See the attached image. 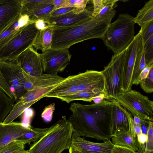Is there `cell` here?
<instances>
[{
    "mask_svg": "<svg viewBox=\"0 0 153 153\" xmlns=\"http://www.w3.org/2000/svg\"><path fill=\"white\" fill-rule=\"evenodd\" d=\"M113 105V99L105 100L97 104L72 103L69 108L71 114L68 120L73 132L80 137L104 142L110 140Z\"/></svg>",
    "mask_w": 153,
    "mask_h": 153,
    "instance_id": "cell-1",
    "label": "cell"
},
{
    "mask_svg": "<svg viewBox=\"0 0 153 153\" xmlns=\"http://www.w3.org/2000/svg\"><path fill=\"white\" fill-rule=\"evenodd\" d=\"M116 13L113 9L101 16L94 17L82 24L67 27H53L51 49H68L72 45L93 39H103Z\"/></svg>",
    "mask_w": 153,
    "mask_h": 153,
    "instance_id": "cell-2",
    "label": "cell"
},
{
    "mask_svg": "<svg viewBox=\"0 0 153 153\" xmlns=\"http://www.w3.org/2000/svg\"><path fill=\"white\" fill-rule=\"evenodd\" d=\"M105 80L101 71L87 70L66 78L45 97L59 99L65 96L85 91L104 93Z\"/></svg>",
    "mask_w": 153,
    "mask_h": 153,
    "instance_id": "cell-3",
    "label": "cell"
},
{
    "mask_svg": "<svg viewBox=\"0 0 153 153\" xmlns=\"http://www.w3.org/2000/svg\"><path fill=\"white\" fill-rule=\"evenodd\" d=\"M73 132L71 123L63 117L49 132L30 145L28 153H61L71 146Z\"/></svg>",
    "mask_w": 153,
    "mask_h": 153,
    "instance_id": "cell-4",
    "label": "cell"
},
{
    "mask_svg": "<svg viewBox=\"0 0 153 153\" xmlns=\"http://www.w3.org/2000/svg\"><path fill=\"white\" fill-rule=\"evenodd\" d=\"M134 18L127 13L119 15L108 27L103 40L105 45L115 54L125 49L134 38Z\"/></svg>",
    "mask_w": 153,
    "mask_h": 153,
    "instance_id": "cell-5",
    "label": "cell"
},
{
    "mask_svg": "<svg viewBox=\"0 0 153 153\" xmlns=\"http://www.w3.org/2000/svg\"><path fill=\"white\" fill-rule=\"evenodd\" d=\"M128 46L114 54L108 65L101 71L105 80L103 92L110 99L115 100L123 92V72Z\"/></svg>",
    "mask_w": 153,
    "mask_h": 153,
    "instance_id": "cell-6",
    "label": "cell"
},
{
    "mask_svg": "<svg viewBox=\"0 0 153 153\" xmlns=\"http://www.w3.org/2000/svg\"><path fill=\"white\" fill-rule=\"evenodd\" d=\"M40 31L33 22L21 29L7 44L0 48V61L16 60L23 52L33 46Z\"/></svg>",
    "mask_w": 153,
    "mask_h": 153,
    "instance_id": "cell-7",
    "label": "cell"
},
{
    "mask_svg": "<svg viewBox=\"0 0 153 153\" xmlns=\"http://www.w3.org/2000/svg\"><path fill=\"white\" fill-rule=\"evenodd\" d=\"M133 117L153 121V102L137 91L123 92L115 99Z\"/></svg>",
    "mask_w": 153,
    "mask_h": 153,
    "instance_id": "cell-8",
    "label": "cell"
},
{
    "mask_svg": "<svg viewBox=\"0 0 153 153\" xmlns=\"http://www.w3.org/2000/svg\"><path fill=\"white\" fill-rule=\"evenodd\" d=\"M0 69L16 101L27 91L22 69L15 60L0 61Z\"/></svg>",
    "mask_w": 153,
    "mask_h": 153,
    "instance_id": "cell-9",
    "label": "cell"
},
{
    "mask_svg": "<svg viewBox=\"0 0 153 153\" xmlns=\"http://www.w3.org/2000/svg\"><path fill=\"white\" fill-rule=\"evenodd\" d=\"M43 73L56 74L64 71L71 57L68 49H50L40 53Z\"/></svg>",
    "mask_w": 153,
    "mask_h": 153,
    "instance_id": "cell-10",
    "label": "cell"
},
{
    "mask_svg": "<svg viewBox=\"0 0 153 153\" xmlns=\"http://www.w3.org/2000/svg\"><path fill=\"white\" fill-rule=\"evenodd\" d=\"M119 128H124L132 136L137 137L134 131L133 118L131 114L116 100L113 99L110 127L111 136Z\"/></svg>",
    "mask_w": 153,
    "mask_h": 153,
    "instance_id": "cell-11",
    "label": "cell"
},
{
    "mask_svg": "<svg viewBox=\"0 0 153 153\" xmlns=\"http://www.w3.org/2000/svg\"><path fill=\"white\" fill-rule=\"evenodd\" d=\"M142 40L141 31L135 36L128 45V50L124 63L123 72V92L131 89L132 75L135 60L140 43Z\"/></svg>",
    "mask_w": 153,
    "mask_h": 153,
    "instance_id": "cell-12",
    "label": "cell"
},
{
    "mask_svg": "<svg viewBox=\"0 0 153 153\" xmlns=\"http://www.w3.org/2000/svg\"><path fill=\"white\" fill-rule=\"evenodd\" d=\"M16 61L22 71L29 75L38 76L43 73L40 53L31 46L23 52Z\"/></svg>",
    "mask_w": 153,
    "mask_h": 153,
    "instance_id": "cell-13",
    "label": "cell"
},
{
    "mask_svg": "<svg viewBox=\"0 0 153 153\" xmlns=\"http://www.w3.org/2000/svg\"><path fill=\"white\" fill-rule=\"evenodd\" d=\"M93 7L86 8L82 13L76 14L73 10L56 16H50L46 21L53 27H67L84 23L93 18Z\"/></svg>",
    "mask_w": 153,
    "mask_h": 153,
    "instance_id": "cell-14",
    "label": "cell"
},
{
    "mask_svg": "<svg viewBox=\"0 0 153 153\" xmlns=\"http://www.w3.org/2000/svg\"><path fill=\"white\" fill-rule=\"evenodd\" d=\"M21 0H0V35L21 15Z\"/></svg>",
    "mask_w": 153,
    "mask_h": 153,
    "instance_id": "cell-15",
    "label": "cell"
},
{
    "mask_svg": "<svg viewBox=\"0 0 153 153\" xmlns=\"http://www.w3.org/2000/svg\"><path fill=\"white\" fill-rule=\"evenodd\" d=\"M71 145L81 153H111L114 146L110 140L101 143L84 139L73 132Z\"/></svg>",
    "mask_w": 153,
    "mask_h": 153,
    "instance_id": "cell-16",
    "label": "cell"
},
{
    "mask_svg": "<svg viewBox=\"0 0 153 153\" xmlns=\"http://www.w3.org/2000/svg\"><path fill=\"white\" fill-rule=\"evenodd\" d=\"M22 123L12 122L8 123H0V149L16 140L30 128Z\"/></svg>",
    "mask_w": 153,
    "mask_h": 153,
    "instance_id": "cell-17",
    "label": "cell"
},
{
    "mask_svg": "<svg viewBox=\"0 0 153 153\" xmlns=\"http://www.w3.org/2000/svg\"><path fill=\"white\" fill-rule=\"evenodd\" d=\"M111 138L115 145L126 148L135 152L139 150L140 145L137 137L132 136L123 128H118L111 135Z\"/></svg>",
    "mask_w": 153,
    "mask_h": 153,
    "instance_id": "cell-18",
    "label": "cell"
},
{
    "mask_svg": "<svg viewBox=\"0 0 153 153\" xmlns=\"http://www.w3.org/2000/svg\"><path fill=\"white\" fill-rule=\"evenodd\" d=\"M53 28L48 25L40 30L33 44V47L42 52L51 49L53 39Z\"/></svg>",
    "mask_w": 153,
    "mask_h": 153,
    "instance_id": "cell-19",
    "label": "cell"
},
{
    "mask_svg": "<svg viewBox=\"0 0 153 153\" xmlns=\"http://www.w3.org/2000/svg\"><path fill=\"white\" fill-rule=\"evenodd\" d=\"M53 125L47 128H36L31 126L29 129L16 140L23 141L26 144L34 143L49 132L53 128Z\"/></svg>",
    "mask_w": 153,
    "mask_h": 153,
    "instance_id": "cell-20",
    "label": "cell"
},
{
    "mask_svg": "<svg viewBox=\"0 0 153 153\" xmlns=\"http://www.w3.org/2000/svg\"><path fill=\"white\" fill-rule=\"evenodd\" d=\"M146 65L144 53L143 43L142 39L137 50L132 75L133 85H135L140 73Z\"/></svg>",
    "mask_w": 153,
    "mask_h": 153,
    "instance_id": "cell-21",
    "label": "cell"
},
{
    "mask_svg": "<svg viewBox=\"0 0 153 153\" xmlns=\"http://www.w3.org/2000/svg\"><path fill=\"white\" fill-rule=\"evenodd\" d=\"M134 21L141 27L153 21V0L146 2L143 7L138 11Z\"/></svg>",
    "mask_w": 153,
    "mask_h": 153,
    "instance_id": "cell-22",
    "label": "cell"
},
{
    "mask_svg": "<svg viewBox=\"0 0 153 153\" xmlns=\"http://www.w3.org/2000/svg\"><path fill=\"white\" fill-rule=\"evenodd\" d=\"M54 10L53 3L45 4L33 11L27 12L26 14L29 16L30 21L34 22L39 19H44L45 22L50 16L52 12Z\"/></svg>",
    "mask_w": 153,
    "mask_h": 153,
    "instance_id": "cell-23",
    "label": "cell"
},
{
    "mask_svg": "<svg viewBox=\"0 0 153 153\" xmlns=\"http://www.w3.org/2000/svg\"><path fill=\"white\" fill-rule=\"evenodd\" d=\"M101 93L92 90L85 91L62 97L59 99L68 103L72 101L77 100L91 102L96 96Z\"/></svg>",
    "mask_w": 153,
    "mask_h": 153,
    "instance_id": "cell-24",
    "label": "cell"
},
{
    "mask_svg": "<svg viewBox=\"0 0 153 153\" xmlns=\"http://www.w3.org/2000/svg\"><path fill=\"white\" fill-rule=\"evenodd\" d=\"M18 19L0 35V48L7 44L15 34L23 28L21 27Z\"/></svg>",
    "mask_w": 153,
    "mask_h": 153,
    "instance_id": "cell-25",
    "label": "cell"
},
{
    "mask_svg": "<svg viewBox=\"0 0 153 153\" xmlns=\"http://www.w3.org/2000/svg\"><path fill=\"white\" fill-rule=\"evenodd\" d=\"M53 0H22L21 15L26 14L27 12L36 9L42 6L53 3Z\"/></svg>",
    "mask_w": 153,
    "mask_h": 153,
    "instance_id": "cell-26",
    "label": "cell"
},
{
    "mask_svg": "<svg viewBox=\"0 0 153 153\" xmlns=\"http://www.w3.org/2000/svg\"><path fill=\"white\" fill-rule=\"evenodd\" d=\"M26 144L23 141L15 140L0 149V153H22L25 150Z\"/></svg>",
    "mask_w": 153,
    "mask_h": 153,
    "instance_id": "cell-27",
    "label": "cell"
},
{
    "mask_svg": "<svg viewBox=\"0 0 153 153\" xmlns=\"http://www.w3.org/2000/svg\"><path fill=\"white\" fill-rule=\"evenodd\" d=\"M89 0H66L65 7H73L76 8L73 12L78 14L82 12L85 9Z\"/></svg>",
    "mask_w": 153,
    "mask_h": 153,
    "instance_id": "cell-28",
    "label": "cell"
},
{
    "mask_svg": "<svg viewBox=\"0 0 153 153\" xmlns=\"http://www.w3.org/2000/svg\"><path fill=\"white\" fill-rule=\"evenodd\" d=\"M140 86L143 91L147 93L153 92V67L152 68L147 76L140 82Z\"/></svg>",
    "mask_w": 153,
    "mask_h": 153,
    "instance_id": "cell-29",
    "label": "cell"
},
{
    "mask_svg": "<svg viewBox=\"0 0 153 153\" xmlns=\"http://www.w3.org/2000/svg\"><path fill=\"white\" fill-rule=\"evenodd\" d=\"M143 51L147 65L153 62V36L143 44Z\"/></svg>",
    "mask_w": 153,
    "mask_h": 153,
    "instance_id": "cell-30",
    "label": "cell"
},
{
    "mask_svg": "<svg viewBox=\"0 0 153 153\" xmlns=\"http://www.w3.org/2000/svg\"><path fill=\"white\" fill-rule=\"evenodd\" d=\"M147 140L143 153H152L153 151V123L149 121L147 133Z\"/></svg>",
    "mask_w": 153,
    "mask_h": 153,
    "instance_id": "cell-31",
    "label": "cell"
},
{
    "mask_svg": "<svg viewBox=\"0 0 153 153\" xmlns=\"http://www.w3.org/2000/svg\"><path fill=\"white\" fill-rule=\"evenodd\" d=\"M140 30L141 31L143 42L144 44L153 36V21L141 27Z\"/></svg>",
    "mask_w": 153,
    "mask_h": 153,
    "instance_id": "cell-32",
    "label": "cell"
},
{
    "mask_svg": "<svg viewBox=\"0 0 153 153\" xmlns=\"http://www.w3.org/2000/svg\"><path fill=\"white\" fill-rule=\"evenodd\" d=\"M91 1L93 4V16H97L104 7L107 0H93Z\"/></svg>",
    "mask_w": 153,
    "mask_h": 153,
    "instance_id": "cell-33",
    "label": "cell"
},
{
    "mask_svg": "<svg viewBox=\"0 0 153 153\" xmlns=\"http://www.w3.org/2000/svg\"><path fill=\"white\" fill-rule=\"evenodd\" d=\"M54 109V104H51L47 106L44 109L42 114L41 116L45 121L46 122L51 121Z\"/></svg>",
    "mask_w": 153,
    "mask_h": 153,
    "instance_id": "cell-34",
    "label": "cell"
},
{
    "mask_svg": "<svg viewBox=\"0 0 153 153\" xmlns=\"http://www.w3.org/2000/svg\"><path fill=\"white\" fill-rule=\"evenodd\" d=\"M118 0H107L103 8L100 12L98 16H101L108 13L113 9V7Z\"/></svg>",
    "mask_w": 153,
    "mask_h": 153,
    "instance_id": "cell-35",
    "label": "cell"
},
{
    "mask_svg": "<svg viewBox=\"0 0 153 153\" xmlns=\"http://www.w3.org/2000/svg\"><path fill=\"white\" fill-rule=\"evenodd\" d=\"M153 67V62L147 65L140 73L135 85H137L142 79L146 78L148 75L150 70Z\"/></svg>",
    "mask_w": 153,
    "mask_h": 153,
    "instance_id": "cell-36",
    "label": "cell"
},
{
    "mask_svg": "<svg viewBox=\"0 0 153 153\" xmlns=\"http://www.w3.org/2000/svg\"><path fill=\"white\" fill-rule=\"evenodd\" d=\"M74 9L73 7H66L54 10L51 13L50 16L54 17L60 16L72 11Z\"/></svg>",
    "mask_w": 153,
    "mask_h": 153,
    "instance_id": "cell-37",
    "label": "cell"
},
{
    "mask_svg": "<svg viewBox=\"0 0 153 153\" xmlns=\"http://www.w3.org/2000/svg\"><path fill=\"white\" fill-rule=\"evenodd\" d=\"M111 153H138V152L126 148L114 145Z\"/></svg>",
    "mask_w": 153,
    "mask_h": 153,
    "instance_id": "cell-38",
    "label": "cell"
},
{
    "mask_svg": "<svg viewBox=\"0 0 153 153\" xmlns=\"http://www.w3.org/2000/svg\"><path fill=\"white\" fill-rule=\"evenodd\" d=\"M34 23L35 27L39 30L44 29L49 25L43 19H37L34 21Z\"/></svg>",
    "mask_w": 153,
    "mask_h": 153,
    "instance_id": "cell-39",
    "label": "cell"
},
{
    "mask_svg": "<svg viewBox=\"0 0 153 153\" xmlns=\"http://www.w3.org/2000/svg\"><path fill=\"white\" fill-rule=\"evenodd\" d=\"M105 100H110L104 93H102L96 96L93 101L94 103H100Z\"/></svg>",
    "mask_w": 153,
    "mask_h": 153,
    "instance_id": "cell-40",
    "label": "cell"
},
{
    "mask_svg": "<svg viewBox=\"0 0 153 153\" xmlns=\"http://www.w3.org/2000/svg\"><path fill=\"white\" fill-rule=\"evenodd\" d=\"M66 0H53L54 10L65 7Z\"/></svg>",
    "mask_w": 153,
    "mask_h": 153,
    "instance_id": "cell-41",
    "label": "cell"
},
{
    "mask_svg": "<svg viewBox=\"0 0 153 153\" xmlns=\"http://www.w3.org/2000/svg\"><path fill=\"white\" fill-rule=\"evenodd\" d=\"M8 86V84L0 69V89L2 90H4Z\"/></svg>",
    "mask_w": 153,
    "mask_h": 153,
    "instance_id": "cell-42",
    "label": "cell"
},
{
    "mask_svg": "<svg viewBox=\"0 0 153 153\" xmlns=\"http://www.w3.org/2000/svg\"><path fill=\"white\" fill-rule=\"evenodd\" d=\"M139 145H145L147 140V135L141 133L137 136Z\"/></svg>",
    "mask_w": 153,
    "mask_h": 153,
    "instance_id": "cell-43",
    "label": "cell"
},
{
    "mask_svg": "<svg viewBox=\"0 0 153 153\" xmlns=\"http://www.w3.org/2000/svg\"><path fill=\"white\" fill-rule=\"evenodd\" d=\"M133 121L134 123L135 124H145L149 122V121L143 120L136 117H134Z\"/></svg>",
    "mask_w": 153,
    "mask_h": 153,
    "instance_id": "cell-44",
    "label": "cell"
},
{
    "mask_svg": "<svg viewBox=\"0 0 153 153\" xmlns=\"http://www.w3.org/2000/svg\"><path fill=\"white\" fill-rule=\"evenodd\" d=\"M134 131L137 136L142 133L141 125L134 123Z\"/></svg>",
    "mask_w": 153,
    "mask_h": 153,
    "instance_id": "cell-45",
    "label": "cell"
},
{
    "mask_svg": "<svg viewBox=\"0 0 153 153\" xmlns=\"http://www.w3.org/2000/svg\"><path fill=\"white\" fill-rule=\"evenodd\" d=\"M149 122L141 125V128L142 133L147 135L148 127L149 124Z\"/></svg>",
    "mask_w": 153,
    "mask_h": 153,
    "instance_id": "cell-46",
    "label": "cell"
},
{
    "mask_svg": "<svg viewBox=\"0 0 153 153\" xmlns=\"http://www.w3.org/2000/svg\"><path fill=\"white\" fill-rule=\"evenodd\" d=\"M69 153H81L71 145L69 149Z\"/></svg>",
    "mask_w": 153,
    "mask_h": 153,
    "instance_id": "cell-47",
    "label": "cell"
},
{
    "mask_svg": "<svg viewBox=\"0 0 153 153\" xmlns=\"http://www.w3.org/2000/svg\"><path fill=\"white\" fill-rule=\"evenodd\" d=\"M22 153H28V150H25L24 152Z\"/></svg>",
    "mask_w": 153,
    "mask_h": 153,
    "instance_id": "cell-48",
    "label": "cell"
},
{
    "mask_svg": "<svg viewBox=\"0 0 153 153\" xmlns=\"http://www.w3.org/2000/svg\"></svg>",
    "mask_w": 153,
    "mask_h": 153,
    "instance_id": "cell-49",
    "label": "cell"
}]
</instances>
